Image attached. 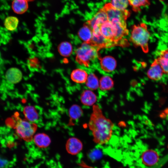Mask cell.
<instances>
[{"instance_id":"cell-1","label":"cell","mask_w":168,"mask_h":168,"mask_svg":"<svg viewBox=\"0 0 168 168\" xmlns=\"http://www.w3.org/2000/svg\"><path fill=\"white\" fill-rule=\"evenodd\" d=\"M88 125L95 143L104 144L109 141L112 136L114 124L105 116L97 105L93 106Z\"/></svg>"},{"instance_id":"cell-2","label":"cell","mask_w":168,"mask_h":168,"mask_svg":"<svg viewBox=\"0 0 168 168\" xmlns=\"http://www.w3.org/2000/svg\"><path fill=\"white\" fill-rule=\"evenodd\" d=\"M150 36L146 25L142 23L133 26L130 40L134 45L140 47L144 52L147 53Z\"/></svg>"},{"instance_id":"cell-3","label":"cell","mask_w":168,"mask_h":168,"mask_svg":"<svg viewBox=\"0 0 168 168\" xmlns=\"http://www.w3.org/2000/svg\"><path fill=\"white\" fill-rule=\"evenodd\" d=\"M100 50L97 47L84 42L76 50V61L81 65L88 67L92 62L99 58Z\"/></svg>"},{"instance_id":"cell-4","label":"cell","mask_w":168,"mask_h":168,"mask_svg":"<svg viewBox=\"0 0 168 168\" xmlns=\"http://www.w3.org/2000/svg\"><path fill=\"white\" fill-rule=\"evenodd\" d=\"M13 117L16 122L14 128L18 136L27 142L33 139L37 129L36 124L26 119H21L16 113L14 114Z\"/></svg>"},{"instance_id":"cell-5","label":"cell","mask_w":168,"mask_h":168,"mask_svg":"<svg viewBox=\"0 0 168 168\" xmlns=\"http://www.w3.org/2000/svg\"><path fill=\"white\" fill-rule=\"evenodd\" d=\"M102 9L106 13L108 20L111 22L126 21L130 14L126 9L122 10L114 8L110 3L106 4Z\"/></svg>"},{"instance_id":"cell-6","label":"cell","mask_w":168,"mask_h":168,"mask_svg":"<svg viewBox=\"0 0 168 168\" xmlns=\"http://www.w3.org/2000/svg\"><path fill=\"white\" fill-rule=\"evenodd\" d=\"M164 73L163 69L157 59H155L151 64L147 71V76L150 79L158 81L162 77Z\"/></svg>"},{"instance_id":"cell-7","label":"cell","mask_w":168,"mask_h":168,"mask_svg":"<svg viewBox=\"0 0 168 168\" xmlns=\"http://www.w3.org/2000/svg\"><path fill=\"white\" fill-rule=\"evenodd\" d=\"M83 144L78 138L73 137L69 138L66 144V148L69 154L75 155L78 154L82 150Z\"/></svg>"},{"instance_id":"cell-8","label":"cell","mask_w":168,"mask_h":168,"mask_svg":"<svg viewBox=\"0 0 168 168\" xmlns=\"http://www.w3.org/2000/svg\"><path fill=\"white\" fill-rule=\"evenodd\" d=\"M141 159L143 164L147 166H151L157 163L159 160V156L155 151L147 150L143 152Z\"/></svg>"},{"instance_id":"cell-9","label":"cell","mask_w":168,"mask_h":168,"mask_svg":"<svg viewBox=\"0 0 168 168\" xmlns=\"http://www.w3.org/2000/svg\"><path fill=\"white\" fill-rule=\"evenodd\" d=\"M100 59L101 68L104 71L110 72L115 68L116 62L114 58L110 56H105L103 58H99Z\"/></svg>"},{"instance_id":"cell-10","label":"cell","mask_w":168,"mask_h":168,"mask_svg":"<svg viewBox=\"0 0 168 168\" xmlns=\"http://www.w3.org/2000/svg\"><path fill=\"white\" fill-rule=\"evenodd\" d=\"M7 80L12 84H16L20 82L22 78L21 71L15 68H12L7 70L5 75Z\"/></svg>"},{"instance_id":"cell-11","label":"cell","mask_w":168,"mask_h":168,"mask_svg":"<svg viewBox=\"0 0 168 168\" xmlns=\"http://www.w3.org/2000/svg\"><path fill=\"white\" fill-rule=\"evenodd\" d=\"M80 100L81 103L85 105L93 106L96 101L97 97L91 91L85 90L81 94Z\"/></svg>"},{"instance_id":"cell-12","label":"cell","mask_w":168,"mask_h":168,"mask_svg":"<svg viewBox=\"0 0 168 168\" xmlns=\"http://www.w3.org/2000/svg\"><path fill=\"white\" fill-rule=\"evenodd\" d=\"M33 139L35 144L41 148H45L50 144L51 141L49 136L43 133H38L34 135Z\"/></svg>"},{"instance_id":"cell-13","label":"cell","mask_w":168,"mask_h":168,"mask_svg":"<svg viewBox=\"0 0 168 168\" xmlns=\"http://www.w3.org/2000/svg\"><path fill=\"white\" fill-rule=\"evenodd\" d=\"M107 20L106 14L102 8L99 10L91 19L86 22L91 28L93 26L101 24Z\"/></svg>"},{"instance_id":"cell-14","label":"cell","mask_w":168,"mask_h":168,"mask_svg":"<svg viewBox=\"0 0 168 168\" xmlns=\"http://www.w3.org/2000/svg\"><path fill=\"white\" fill-rule=\"evenodd\" d=\"M27 0H13L12 7L13 11L18 14H22L25 12L28 8Z\"/></svg>"},{"instance_id":"cell-15","label":"cell","mask_w":168,"mask_h":168,"mask_svg":"<svg viewBox=\"0 0 168 168\" xmlns=\"http://www.w3.org/2000/svg\"><path fill=\"white\" fill-rule=\"evenodd\" d=\"M78 35L80 38L84 42L89 44L92 37V30L89 26L85 22L79 30Z\"/></svg>"},{"instance_id":"cell-16","label":"cell","mask_w":168,"mask_h":168,"mask_svg":"<svg viewBox=\"0 0 168 168\" xmlns=\"http://www.w3.org/2000/svg\"><path fill=\"white\" fill-rule=\"evenodd\" d=\"M87 77L86 72L79 68L73 70L71 74V79L74 82L79 83L86 82Z\"/></svg>"},{"instance_id":"cell-17","label":"cell","mask_w":168,"mask_h":168,"mask_svg":"<svg viewBox=\"0 0 168 168\" xmlns=\"http://www.w3.org/2000/svg\"><path fill=\"white\" fill-rule=\"evenodd\" d=\"M23 112L26 119L30 122L34 123L38 119V113L33 106H26L23 109Z\"/></svg>"},{"instance_id":"cell-18","label":"cell","mask_w":168,"mask_h":168,"mask_svg":"<svg viewBox=\"0 0 168 168\" xmlns=\"http://www.w3.org/2000/svg\"><path fill=\"white\" fill-rule=\"evenodd\" d=\"M164 73L168 75V48L161 51L156 58Z\"/></svg>"},{"instance_id":"cell-19","label":"cell","mask_w":168,"mask_h":168,"mask_svg":"<svg viewBox=\"0 0 168 168\" xmlns=\"http://www.w3.org/2000/svg\"><path fill=\"white\" fill-rule=\"evenodd\" d=\"M114 82L110 77L105 76L102 77L100 81L99 87L103 91L111 89L113 86Z\"/></svg>"},{"instance_id":"cell-20","label":"cell","mask_w":168,"mask_h":168,"mask_svg":"<svg viewBox=\"0 0 168 168\" xmlns=\"http://www.w3.org/2000/svg\"><path fill=\"white\" fill-rule=\"evenodd\" d=\"M19 23V20L16 17L10 16L5 19L4 25L6 29L10 31H13L17 28Z\"/></svg>"},{"instance_id":"cell-21","label":"cell","mask_w":168,"mask_h":168,"mask_svg":"<svg viewBox=\"0 0 168 168\" xmlns=\"http://www.w3.org/2000/svg\"><path fill=\"white\" fill-rule=\"evenodd\" d=\"M58 50L60 54L64 57L69 56L72 52V47L69 42H64L61 43L58 46Z\"/></svg>"},{"instance_id":"cell-22","label":"cell","mask_w":168,"mask_h":168,"mask_svg":"<svg viewBox=\"0 0 168 168\" xmlns=\"http://www.w3.org/2000/svg\"><path fill=\"white\" fill-rule=\"evenodd\" d=\"M86 86L90 89L95 90L99 86V83L96 76L91 73L88 76L86 82Z\"/></svg>"},{"instance_id":"cell-23","label":"cell","mask_w":168,"mask_h":168,"mask_svg":"<svg viewBox=\"0 0 168 168\" xmlns=\"http://www.w3.org/2000/svg\"><path fill=\"white\" fill-rule=\"evenodd\" d=\"M68 114L71 119L77 120L82 116L83 111L80 106L77 105H74L70 108Z\"/></svg>"},{"instance_id":"cell-24","label":"cell","mask_w":168,"mask_h":168,"mask_svg":"<svg viewBox=\"0 0 168 168\" xmlns=\"http://www.w3.org/2000/svg\"><path fill=\"white\" fill-rule=\"evenodd\" d=\"M129 4L132 7L133 10L135 12L141 10V7L148 6L150 4L148 0H128Z\"/></svg>"},{"instance_id":"cell-25","label":"cell","mask_w":168,"mask_h":168,"mask_svg":"<svg viewBox=\"0 0 168 168\" xmlns=\"http://www.w3.org/2000/svg\"><path fill=\"white\" fill-rule=\"evenodd\" d=\"M111 4L114 8L117 9L124 10L128 6V0H111Z\"/></svg>"},{"instance_id":"cell-26","label":"cell","mask_w":168,"mask_h":168,"mask_svg":"<svg viewBox=\"0 0 168 168\" xmlns=\"http://www.w3.org/2000/svg\"><path fill=\"white\" fill-rule=\"evenodd\" d=\"M15 123L16 122L14 119L11 118H7L6 121V124L7 126L14 128L15 127Z\"/></svg>"},{"instance_id":"cell-27","label":"cell","mask_w":168,"mask_h":168,"mask_svg":"<svg viewBox=\"0 0 168 168\" xmlns=\"http://www.w3.org/2000/svg\"><path fill=\"white\" fill-rule=\"evenodd\" d=\"M8 164L7 160L0 158V168H6Z\"/></svg>"},{"instance_id":"cell-28","label":"cell","mask_w":168,"mask_h":168,"mask_svg":"<svg viewBox=\"0 0 168 168\" xmlns=\"http://www.w3.org/2000/svg\"><path fill=\"white\" fill-rule=\"evenodd\" d=\"M14 143L13 142L9 140L7 142V146L9 147H13L14 146Z\"/></svg>"},{"instance_id":"cell-29","label":"cell","mask_w":168,"mask_h":168,"mask_svg":"<svg viewBox=\"0 0 168 168\" xmlns=\"http://www.w3.org/2000/svg\"><path fill=\"white\" fill-rule=\"evenodd\" d=\"M28 1H33L34 0H27Z\"/></svg>"}]
</instances>
